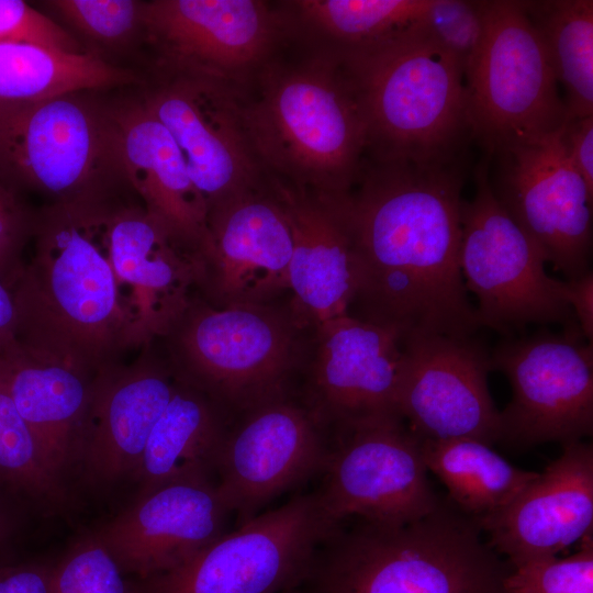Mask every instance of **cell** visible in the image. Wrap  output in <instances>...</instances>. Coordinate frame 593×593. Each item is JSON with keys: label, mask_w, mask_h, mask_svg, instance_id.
Here are the masks:
<instances>
[{"label": "cell", "mask_w": 593, "mask_h": 593, "mask_svg": "<svg viewBox=\"0 0 593 593\" xmlns=\"http://www.w3.org/2000/svg\"><path fill=\"white\" fill-rule=\"evenodd\" d=\"M327 456L320 422L310 410L278 398L246 411L242 422L227 430L216 486L244 523L325 466Z\"/></svg>", "instance_id": "18"}, {"label": "cell", "mask_w": 593, "mask_h": 593, "mask_svg": "<svg viewBox=\"0 0 593 593\" xmlns=\"http://www.w3.org/2000/svg\"><path fill=\"white\" fill-rule=\"evenodd\" d=\"M564 298L571 307L581 334L593 339V272L564 281Z\"/></svg>", "instance_id": "41"}, {"label": "cell", "mask_w": 593, "mask_h": 593, "mask_svg": "<svg viewBox=\"0 0 593 593\" xmlns=\"http://www.w3.org/2000/svg\"><path fill=\"white\" fill-rule=\"evenodd\" d=\"M475 518L440 504L398 525L363 522L328 539L313 593H503L507 562L481 539Z\"/></svg>", "instance_id": "5"}, {"label": "cell", "mask_w": 593, "mask_h": 593, "mask_svg": "<svg viewBox=\"0 0 593 593\" xmlns=\"http://www.w3.org/2000/svg\"><path fill=\"white\" fill-rule=\"evenodd\" d=\"M232 513L211 480H183L139 492L94 535L122 571L141 580L169 570L221 535Z\"/></svg>", "instance_id": "21"}, {"label": "cell", "mask_w": 593, "mask_h": 593, "mask_svg": "<svg viewBox=\"0 0 593 593\" xmlns=\"http://www.w3.org/2000/svg\"><path fill=\"white\" fill-rule=\"evenodd\" d=\"M399 412L422 439L500 440V412L488 387V350L472 336L402 342Z\"/></svg>", "instance_id": "16"}, {"label": "cell", "mask_w": 593, "mask_h": 593, "mask_svg": "<svg viewBox=\"0 0 593 593\" xmlns=\"http://www.w3.org/2000/svg\"><path fill=\"white\" fill-rule=\"evenodd\" d=\"M265 175L292 234L289 290L294 317L304 327L348 314L356 266L347 195H322Z\"/></svg>", "instance_id": "22"}, {"label": "cell", "mask_w": 593, "mask_h": 593, "mask_svg": "<svg viewBox=\"0 0 593 593\" xmlns=\"http://www.w3.org/2000/svg\"><path fill=\"white\" fill-rule=\"evenodd\" d=\"M18 315L12 290L0 279V355L16 340Z\"/></svg>", "instance_id": "42"}, {"label": "cell", "mask_w": 593, "mask_h": 593, "mask_svg": "<svg viewBox=\"0 0 593 593\" xmlns=\"http://www.w3.org/2000/svg\"><path fill=\"white\" fill-rule=\"evenodd\" d=\"M115 116L128 187L147 212L201 258L208 237V205L172 136L138 97L115 101Z\"/></svg>", "instance_id": "25"}, {"label": "cell", "mask_w": 593, "mask_h": 593, "mask_svg": "<svg viewBox=\"0 0 593 593\" xmlns=\"http://www.w3.org/2000/svg\"><path fill=\"white\" fill-rule=\"evenodd\" d=\"M563 127L491 156L496 172L490 183L545 262L570 280L591 270L593 192L569 157Z\"/></svg>", "instance_id": "14"}, {"label": "cell", "mask_w": 593, "mask_h": 593, "mask_svg": "<svg viewBox=\"0 0 593 593\" xmlns=\"http://www.w3.org/2000/svg\"><path fill=\"white\" fill-rule=\"evenodd\" d=\"M483 34L466 86L471 138L491 157L560 131L568 114L524 2L483 0Z\"/></svg>", "instance_id": "8"}, {"label": "cell", "mask_w": 593, "mask_h": 593, "mask_svg": "<svg viewBox=\"0 0 593 593\" xmlns=\"http://www.w3.org/2000/svg\"><path fill=\"white\" fill-rule=\"evenodd\" d=\"M53 563L4 561L0 563V593H51Z\"/></svg>", "instance_id": "39"}, {"label": "cell", "mask_w": 593, "mask_h": 593, "mask_svg": "<svg viewBox=\"0 0 593 593\" xmlns=\"http://www.w3.org/2000/svg\"><path fill=\"white\" fill-rule=\"evenodd\" d=\"M177 378V377H176ZM208 395L177 378L133 477L145 492L183 480H210L227 433L221 410Z\"/></svg>", "instance_id": "27"}, {"label": "cell", "mask_w": 593, "mask_h": 593, "mask_svg": "<svg viewBox=\"0 0 593 593\" xmlns=\"http://www.w3.org/2000/svg\"><path fill=\"white\" fill-rule=\"evenodd\" d=\"M562 136L573 166L593 192V115L567 120Z\"/></svg>", "instance_id": "40"}, {"label": "cell", "mask_w": 593, "mask_h": 593, "mask_svg": "<svg viewBox=\"0 0 593 593\" xmlns=\"http://www.w3.org/2000/svg\"><path fill=\"white\" fill-rule=\"evenodd\" d=\"M315 331L309 381L314 417L343 428L401 416L403 353L399 334L350 314L327 320Z\"/></svg>", "instance_id": "19"}, {"label": "cell", "mask_w": 593, "mask_h": 593, "mask_svg": "<svg viewBox=\"0 0 593 593\" xmlns=\"http://www.w3.org/2000/svg\"><path fill=\"white\" fill-rule=\"evenodd\" d=\"M283 593H313V592L310 591L309 589L305 590V589H301V586H299V588L289 590V591L283 592Z\"/></svg>", "instance_id": "44"}, {"label": "cell", "mask_w": 593, "mask_h": 593, "mask_svg": "<svg viewBox=\"0 0 593 593\" xmlns=\"http://www.w3.org/2000/svg\"><path fill=\"white\" fill-rule=\"evenodd\" d=\"M300 328L292 310L271 303L216 306L193 296L163 337L178 379L220 407L246 412L284 396Z\"/></svg>", "instance_id": "7"}, {"label": "cell", "mask_w": 593, "mask_h": 593, "mask_svg": "<svg viewBox=\"0 0 593 593\" xmlns=\"http://www.w3.org/2000/svg\"><path fill=\"white\" fill-rule=\"evenodd\" d=\"M115 275L131 295L149 344L163 337L187 309L201 276L199 254L139 201L121 200L112 215Z\"/></svg>", "instance_id": "24"}, {"label": "cell", "mask_w": 593, "mask_h": 593, "mask_svg": "<svg viewBox=\"0 0 593 593\" xmlns=\"http://www.w3.org/2000/svg\"><path fill=\"white\" fill-rule=\"evenodd\" d=\"M142 82L132 69L90 52L69 53L29 42L0 43V102L41 100Z\"/></svg>", "instance_id": "29"}, {"label": "cell", "mask_w": 593, "mask_h": 593, "mask_svg": "<svg viewBox=\"0 0 593 593\" xmlns=\"http://www.w3.org/2000/svg\"><path fill=\"white\" fill-rule=\"evenodd\" d=\"M80 90L0 102V183L46 204L121 198L128 187L115 101Z\"/></svg>", "instance_id": "6"}, {"label": "cell", "mask_w": 593, "mask_h": 593, "mask_svg": "<svg viewBox=\"0 0 593 593\" xmlns=\"http://www.w3.org/2000/svg\"><path fill=\"white\" fill-rule=\"evenodd\" d=\"M489 176L486 157L475 169L474 197L461 206L460 269L478 299L480 326L510 336L529 324H561L581 334L564 281L546 273L541 254L500 204Z\"/></svg>", "instance_id": "10"}, {"label": "cell", "mask_w": 593, "mask_h": 593, "mask_svg": "<svg viewBox=\"0 0 593 593\" xmlns=\"http://www.w3.org/2000/svg\"><path fill=\"white\" fill-rule=\"evenodd\" d=\"M566 90L568 120L593 115V1H523Z\"/></svg>", "instance_id": "31"}, {"label": "cell", "mask_w": 593, "mask_h": 593, "mask_svg": "<svg viewBox=\"0 0 593 593\" xmlns=\"http://www.w3.org/2000/svg\"><path fill=\"white\" fill-rule=\"evenodd\" d=\"M503 593H593V535L567 557L550 556L511 567Z\"/></svg>", "instance_id": "35"}, {"label": "cell", "mask_w": 593, "mask_h": 593, "mask_svg": "<svg viewBox=\"0 0 593 593\" xmlns=\"http://www.w3.org/2000/svg\"><path fill=\"white\" fill-rule=\"evenodd\" d=\"M580 334L505 340L490 354L511 382L500 440L515 446L579 441L593 430V348Z\"/></svg>", "instance_id": "15"}, {"label": "cell", "mask_w": 593, "mask_h": 593, "mask_svg": "<svg viewBox=\"0 0 593 593\" xmlns=\"http://www.w3.org/2000/svg\"><path fill=\"white\" fill-rule=\"evenodd\" d=\"M433 0H292L278 2L284 36L313 53L340 55L387 41L419 23Z\"/></svg>", "instance_id": "28"}, {"label": "cell", "mask_w": 593, "mask_h": 593, "mask_svg": "<svg viewBox=\"0 0 593 593\" xmlns=\"http://www.w3.org/2000/svg\"><path fill=\"white\" fill-rule=\"evenodd\" d=\"M43 3L96 46L118 51L143 41L145 1L53 0Z\"/></svg>", "instance_id": "33"}, {"label": "cell", "mask_w": 593, "mask_h": 593, "mask_svg": "<svg viewBox=\"0 0 593 593\" xmlns=\"http://www.w3.org/2000/svg\"><path fill=\"white\" fill-rule=\"evenodd\" d=\"M422 451L427 470L443 482L455 506L473 518L506 505L538 473L515 467L477 439H422Z\"/></svg>", "instance_id": "30"}, {"label": "cell", "mask_w": 593, "mask_h": 593, "mask_svg": "<svg viewBox=\"0 0 593 593\" xmlns=\"http://www.w3.org/2000/svg\"><path fill=\"white\" fill-rule=\"evenodd\" d=\"M122 198L45 204L33 253L11 288L16 340L96 376L147 346L137 311L112 262L110 230Z\"/></svg>", "instance_id": "2"}, {"label": "cell", "mask_w": 593, "mask_h": 593, "mask_svg": "<svg viewBox=\"0 0 593 593\" xmlns=\"http://www.w3.org/2000/svg\"><path fill=\"white\" fill-rule=\"evenodd\" d=\"M355 90L366 159L446 161L471 138L466 75L422 21L379 44L334 55Z\"/></svg>", "instance_id": "4"}, {"label": "cell", "mask_w": 593, "mask_h": 593, "mask_svg": "<svg viewBox=\"0 0 593 593\" xmlns=\"http://www.w3.org/2000/svg\"><path fill=\"white\" fill-rule=\"evenodd\" d=\"M96 376L18 340L0 355V381L57 477L78 459Z\"/></svg>", "instance_id": "26"}, {"label": "cell", "mask_w": 593, "mask_h": 593, "mask_svg": "<svg viewBox=\"0 0 593 593\" xmlns=\"http://www.w3.org/2000/svg\"><path fill=\"white\" fill-rule=\"evenodd\" d=\"M337 530L317 493L255 515L176 567L133 580V593H283L309 579Z\"/></svg>", "instance_id": "9"}, {"label": "cell", "mask_w": 593, "mask_h": 593, "mask_svg": "<svg viewBox=\"0 0 593 593\" xmlns=\"http://www.w3.org/2000/svg\"><path fill=\"white\" fill-rule=\"evenodd\" d=\"M422 24L458 59L466 75L483 34V1L433 0Z\"/></svg>", "instance_id": "36"}, {"label": "cell", "mask_w": 593, "mask_h": 593, "mask_svg": "<svg viewBox=\"0 0 593 593\" xmlns=\"http://www.w3.org/2000/svg\"><path fill=\"white\" fill-rule=\"evenodd\" d=\"M342 439L328 452L326 480L317 493L328 519L349 516L380 525L417 519L439 504L430 486L422 438L401 416L343 427Z\"/></svg>", "instance_id": "13"}, {"label": "cell", "mask_w": 593, "mask_h": 593, "mask_svg": "<svg viewBox=\"0 0 593 593\" xmlns=\"http://www.w3.org/2000/svg\"><path fill=\"white\" fill-rule=\"evenodd\" d=\"M1 42H29L69 53L86 52L64 26L21 0H0Z\"/></svg>", "instance_id": "37"}, {"label": "cell", "mask_w": 593, "mask_h": 593, "mask_svg": "<svg viewBox=\"0 0 593 593\" xmlns=\"http://www.w3.org/2000/svg\"><path fill=\"white\" fill-rule=\"evenodd\" d=\"M465 156L423 164L366 159L346 198L353 316L393 329L401 343L473 336L481 327L460 269Z\"/></svg>", "instance_id": "1"}, {"label": "cell", "mask_w": 593, "mask_h": 593, "mask_svg": "<svg viewBox=\"0 0 593 593\" xmlns=\"http://www.w3.org/2000/svg\"><path fill=\"white\" fill-rule=\"evenodd\" d=\"M0 486L45 503L58 504L65 499L59 477L47 466L1 381Z\"/></svg>", "instance_id": "32"}, {"label": "cell", "mask_w": 593, "mask_h": 593, "mask_svg": "<svg viewBox=\"0 0 593 593\" xmlns=\"http://www.w3.org/2000/svg\"><path fill=\"white\" fill-rule=\"evenodd\" d=\"M253 82L242 114L264 171L322 195H348L366 161V126L339 59L312 53L293 66L269 61Z\"/></svg>", "instance_id": "3"}, {"label": "cell", "mask_w": 593, "mask_h": 593, "mask_svg": "<svg viewBox=\"0 0 593 593\" xmlns=\"http://www.w3.org/2000/svg\"><path fill=\"white\" fill-rule=\"evenodd\" d=\"M51 593H133V580L93 533L53 563Z\"/></svg>", "instance_id": "34"}, {"label": "cell", "mask_w": 593, "mask_h": 593, "mask_svg": "<svg viewBox=\"0 0 593 593\" xmlns=\"http://www.w3.org/2000/svg\"><path fill=\"white\" fill-rule=\"evenodd\" d=\"M198 289L216 306L270 303L289 289L292 234L267 180L208 213Z\"/></svg>", "instance_id": "17"}, {"label": "cell", "mask_w": 593, "mask_h": 593, "mask_svg": "<svg viewBox=\"0 0 593 593\" xmlns=\"http://www.w3.org/2000/svg\"><path fill=\"white\" fill-rule=\"evenodd\" d=\"M284 36L278 5L259 0L145 1L153 68L201 75L244 91Z\"/></svg>", "instance_id": "12"}, {"label": "cell", "mask_w": 593, "mask_h": 593, "mask_svg": "<svg viewBox=\"0 0 593 593\" xmlns=\"http://www.w3.org/2000/svg\"><path fill=\"white\" fill-rule=\"evenodd\" d=\"M13 530V522L10 512L0 496V563L8 561L3 558V551L9 542Z\"/></svg>", "instance_id": "43"}, {"label": "cell", "mask_w": 593, "mask_h": 593, "mask_svg": "<svg viewBox=\"0 0 593 593\" xmlns=\"http://www.w3.org/2000/svg\"><path fill=\"white\" fill-rule=\"evenodd\" d=\"M35 212L0 183V279L11 289L24 266Z\"/></svg>", "instance_id": "38"}, {"label": "cell", "mask_w": 593, "mask_h": 593, "mask_svg": "<svg viewBox=\"0 0 593 593\" xmlns=\"http://www.w3.org/2000/svg\"><path fill=\"white\" fill-rule=\"evenodd\" d=\"M152 74L137 97L172 136L208 213L265 182L244 124L242 90L201 75L157 68Z\"/></svg>", "instance_id": "11"}, {"label": "cell", "mask_w": 593, "mask_h": 593, "mask_svg": "<svg viewBox=\"0 0 593 593\" xmlns=\"http://www.w3.org/2000/svg\"><path fill=\"white\" fill-rule=\"evenodd\" d=\"M176 382L170 365L148 351L94 377L77 459L91 480L110 483L134 474Z\"/></svg>", "instance_id": "23"}, {"label": "cell", "mask_w": 593, "mask_h": 593, "mask_svg": "<svg viewBox=\"0 0 593 593\" xmlns=\"http://www.w3.org/2000/svg\"><path fill=\"white\" fill-rule=\"evenodd\" d=\"M513 568L558 556L593 529V447L572 441L506 505L475 518Z\"/></svg>", "instance_id": "20"}]
</instances>
